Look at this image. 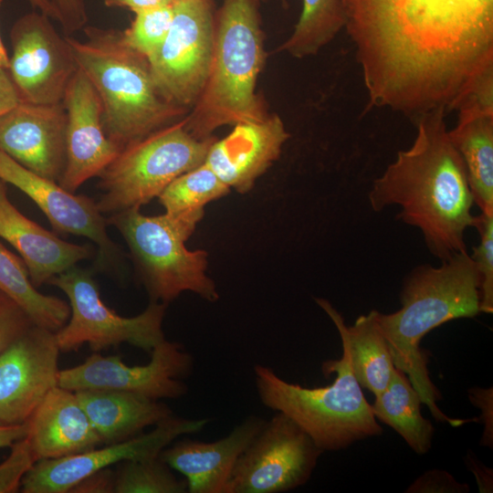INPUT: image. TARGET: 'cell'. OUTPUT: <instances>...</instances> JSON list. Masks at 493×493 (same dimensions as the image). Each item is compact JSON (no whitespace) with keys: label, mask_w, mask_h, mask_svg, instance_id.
<instances>
[{"label":"cell","mask_w":493,"mask_h":493,"mask_svg":"<svg viewBox=\"0 0 493 493\" xmlns=\"http://www.w3.org/2000/svg\"><path fill=\"white\" fill-rule=\"evenodd\" d=\"M365 111L446 113L493 76V0H342Z\"/></svg>","instance_id":"cell-1"},{"label":"cell","mask_w":493,"mask_h":493,"mask_svg":"<svg viewBox=\"0 0 493 493\" xmlns=\"http://www.w3.org/2000/svg\"><path fill=\"white\" fill-rule=\"evenodd\" d=\"M446 115L436 110L414 121L413 144L398 152L368 194L375 212L400 206L397 218L417 227L442 261L466 250L464 234L475 222L465 165L448 137Z\"/></svg>","instance_id":"cell-2"},{"label":"cell","mask_w":493,"mask_h":493,"mask_svg":"<svg viewBox=\"0 0 493 493\" xmlns=\"http://www.w3.org/2000/svg\"><path fill=\"white\" fill-rule=\"evenodd\" d=\"M400 299L401 308L393 313L376 310L394 367L405 373L436 421L452 426L469 423L471 419L451 418L440 410L437 402L442 394L430 378L420 343L436 327L480 313L479 275L474 260L465 250L443 260L440 267L414 268L404 282Z\"/></svg>","instance_id":"cell-3"},{"label":"cell","mask_w":493,"mask_h":493,"mask_svg":"<svg viewBox=\"0 0 493 493\" xmlns=\"http://www.w3.org/2000/svg\"><path fill=\"white\" fill-rule=\"evenodd\" d=\"M83 31V41L66 37L100 99L106 135L121 150L183 119L186 110L160 93L147 58L125 44L122 31L92 26Z\"/></svg>","instance_id":"cell-4"},{"label":"cell","mask_w":493,"mask_h":493,"mask_svg":"<svg viewBox=\"0 0 493 493\" xmlns=\"http://www.w3.org/2000/svg\"><path fill=\"white\" fill-rule=\"evenodd\" d=\"M260 0H223L215 13V45L205 88L184 118L198 139L222 126L267 116L256 92L266 59Z\"/></svg>","instance_id":"cell-5"},{"label":"cell","mask_w":493,"mask_h":493,"mask_svg":"<svg viewBox=\"0 0 493 493\" xmlns=\"http://www.w3.org/2000/svg\"><path fill=\"white\" fill-rule=\"evenodd\" d=\"M321 371L325 376L336 373L333 383L309 388L287 382L268 366L255 365L260 403L289 416L323 452L382 435L383 427L351 371L345 348L341 359L323 362Z\"/></svg>","instance_id":"cell-6"},{"label":"cell","mask_w":493,"mask_h":493,"mask_svg":"<svg viewBox=\"0 0 493 493\" xmlns=\"http://www.w3.org/2000/svg\"><path fill=\"white\" fill-rule=\"evenodd\" d=\"M203 216L204 212L149 216L131 208L107 218L127 243L151 301L168 304L184 291L210 302L218 299L206 275L207 253L185 246Z\"/></svg>","instance_id":"cell-7"},{"label":"cell","mask_w":493,"mask_h":493,"mask_svg":"<svg viewBox=\"0 0 493 493\" xmlns=\"http://www.w3.org/2000/svg\"><path fill=\"white\" fill-rule=\"evenodd\" d=\"M214 141L194 136L183 118L126 146L98 176L99 210L112 215L141 208L179 175L203 163Z\"/></svg>","instance_id":"cell-8"},{"label":"cell","mask_w":493,"mask_h":493,"mask_svg":"<svg viewBox=\"0 0 493 493\" xmlns=\"http://www.w3.org/2000/svg\"><path fill=\"white\" fill-rule=\"evenodd\" d=\"M48 284L61 289L69 301V319L55 332L60 351H78L88 344L99 352L128 343L151 353L165 340V303L151 301L139 315L122 317L103 303L91 270L76 266L55 276Z\"/></svg>","instance_id":"cell-9"},{"label":"cell","mask_w":493,"mask_h":493,"mask_svg":"<svg viewBox=\"0 0 493 493\" xmlns=\"http://www.w3.org/2000/svg\"><path fill=\"white\" fill-rule=\"evenodd\" d=\"M173 21L161 46L147 58L153 81L172 104L187 110L206 83L214 51V0H174Z\"/></svg>","instance_id":"cell-10"},{"label":"cell","mask_w":493,"mask_h":493,"mask_svg":"<svg viewBox=\"0 0 493 493\" xmlns=\"http://www.w3.org/2000/svg\"><path fill=\"white\" fill-rule=\"evenodd\" d=\"M323 450L294 420L276 412L239 456L227 493H282L305 485Z\"/></svg>","instance_id":"cell-11"},{"label":"cell","mask_w":493,"mask_h":493,"mask_svg":"<svg viewBox=\"0 0 493 493\" xmlns=\"http://www.w3.org/2000/svg\"><path fill=\"white\" fill-rule=\"evenodd\" d=\"M50 19L33 11L20 16L10 30L12 54L7 71L20 101L62 103L78 69L66 36L56 30Z\"/></svg>","instance_id":"cell-12"},{"label":"cell","mask_w":493,"mask_h":493,"mask_svg":"<svg viewBox=\"0 0 493 493\" xmlns=\"http://www.w3.org/2000/svg\"><path fill=\"white\" fill-rule=\"evenodd\" d=\"M194 368V357L179 342L166 339L151 352L144 365H127L118 356L94 352L75 367L58 372V385L76 392L110 389L151 399H176L188 392L183 381Z\"/></svg>","instance_id":"cell-13"},{"label":"cell","mask_w":493,"mask_h":493,"mask_svg":"<svg viewBox=\"0 0 493 493\" xmlns=\"http://www.w3.org/2000/svg\"><path fill=\"white\" fill-rule=\"evenodd\" d=\"M209 422V418L186 419L173 414L149 433L76 455L38 460L24 477L22 492H69L85 477L116 463L159 456L176 438L199 433Z\"/></svg>","instance_id":"cell-14"},{"label":"cell","mask_w":493,"mask_h":493,"mask_svg":"<svg viewBox=\"0 0 493 493\" xmlns=\"http://www.w3.org/2000/svg\"><path fill=\"white\" fill-rule=\"evenodd\" d=\"M55 332L33 325L0 354V425L27 422L58 385Z\"/></svg>","instance_id":"cell-15"},{"label":"cell","mask_w":493,"mask_h":493,"mask_svg":"<svg viewBox=\"0 0 493 493\" xmlns=\"http://www.w3.org/2000/svg\"><path fill=\"white\" fill-rule=\"evenodd\" d=\"M0 180L13 184L31 198L57 232L81 236L93 241L98 247V268L106 269L115 265L121 256L107 232V218L91 198L74 194L58 183L29 171L2 152Z\"/></svg>","instance_id":"cell-16"},{"label":"cell","mask_w":493,"mask_h":493,"mask_svg":"<svg viewBox=\"0 0 493 493\" xmlns=\"http://www.w3.org/2000/svg\"><path fill=\"white\" fill-rule=\"evenodd\" d=\"M62 104L67 117V158L58 184L75 193L89 179L98 177L121 148L106 135L100 99L79 68L68 85Z\"/></svg>","instance_id":"cell-17"},{"label":"cell","mask_w":493,"mask_h":493,"mask_svg":"<svg viewBox=\"0 0 493 493\" xmlns=\"http://www.w3.org/2000/svg\"><path fill=\"white\" fill-rule=\"evenodd\" d=\"M66 123L62 103L20 101L0 115V152L58 183L66 167Z\"/></svg>","instance_id":"cell-18"},{"label":"cell","mask_w":493,"mask_h":493,"mask_svg":"<svg viewBox=\"0 0 493 493\" xmlns=\"http://www.w3.org/2000/svg\"><path fill=\"white\" fill-rule=\"evenodd\" d=\"M233 128L211 143L204 163L229 188L244 194L279 157L290 135L278 114Z\"/></svg>","instance_id":"cell-19"},{"label":"cell","mask_w":493,"mask_h":493,"mask_svg":"<svg viewBox=\"0 0 493 493\" xmlns=\"http://www.w3.org/2000/svg\"><path fill=\"white\" fill-rule=\"evenodd\" d=\"M265 423L261 416L251 414L218 440L181 439L167 446L159 456L184 477L187 492L227 493L239 456Z\"/></svg>","instance_id":"cell-20"},{"label":"cell","mask_w":493,"mask_h":493,"mask_svg":"<svg viewBox=\"0 0 493 493\" xmlns=\"http://www.w3.org/2000/svg\"><path fill=\"white\" fill-rule=\"evenodd\" d=\"M0 237L21 256L36 288L93 254L89 245L62 240L24 215L9 200L6 183L1 180Z\"/></svg>","instance_id":"cell-21"},{"label":"cell","mask_w":493,"mask_h":493,"mask_svg":"<svg viewBox=\"0 0 493 493\" xmlns=\"http://www.w3.org/2000/svg\"><path fill=\"white\" fill-rule=\"evenodd\" d=\"M456 127L448 131L460 155L474 203L483 214H493V90L468 95L456 109Z\"/></svg>","instance_id":"cell-22"},{"label":"cell","mask_w":493,"mask_h":493,"mask_svg":"<svg viewBox=\"0 0 493 493\" xmlns=\"http://www.w3.org/2000/svg\"><path fill=\"white\" fill-rule=\"evenodd\" d=\"M28 422L26 436L37 461L79 454L102 444L75 392L58 385L48 392Z\"/></svg>","instance_id":"cell-23"},{"label":"cell","mask_w":493,"mask_h":493,"mask_svg":"<svg viewBox=\"0 0 493 493\" xmlns=\"http://www.w3.org/2000/svg\"><path fill=\"white\" fill-rule=\"evenodd\" d=\"M75 393L102 443L106 444L134 437L173 414L167 404L130 392L86 389Z\"/></svg>","instance_id":"cell-24"},{"label":"cell","mask_w":493,"mask_h":493,"mask_svg":"<svg viewBox=\"0 0 493 493\" xmlns=\"http://www.w3.org/2000/svg\"><path fill=\"white\" fill-rule=\"evenodd\" d=\"M315 300L336 326L358 383L374 396L379 395L387 387L395 367L377 323L376 310L360 316L352 326L348 327L330 302L321 298Z\"/></svg>","instance_id":"cell-25"},{"label":"cell","mask_w":493,"mask_h":493,"mask_svg":"<svg viewBox=\"0 0 493 493\" xmlns=\"http://www.w3.org/2000/svg\"><path fill=\"white\" fill-rule=\"evenodd\" d=\"M421 404L405 373L394 368L387 387L372 404L376 419L391 426L417 455L430 450L435 434L433 424L421 414Z\"/></svg>","instance_id":"cell-26"},{"label":"cell","mask_w":493,"mask_h":493,"mask_svg":"<svg viewBox=\"0 0 493 493\" xmlns=\"http://www.w3.org/2000/svg\"><path fill=\"white\" fill-rule=\"evenodd\" d=\"M0 291L20 306L38 327L56 332L69 319V304L59 298L37 290L22 258L1 243Z\"/></svg>","instance_id":"cell-27"},{"label":"cell","mask_w":493,"mask_h":493,"mask_svg":"<svg viewBox=\"0 0 493 493\" xmlns=\"http://www.w3.org/2000/svg\"><path fill=\"white\" fill-rule=\"evenodd\" d=\"M346 25L342 0H302L291 36L278 47L296 58L316 55Z\"/></svg>","instance_id":"cell-28"},{"label":"cell","mask_w":493,"mask_h":493,"mask_svg":"<svg viewBox=\"0 0 493 493\" xmlns=\"http://www.w3.org/2000/svg\"><path fill=\"white\" fill-rule=\"evenodd\" d=\"M230 188L205 163L179 175L158 196L170 215L203 212L209 202L226 195Z\"/></svg>","instance_id":"cell-29"},{"label":"cell","mask_w":493,"mask_h":493,"mask_svg":"<svg viewBox=\"0 0 493 493\" xmlns=\"http://www.w3.org/2000/svg\"><path fill=\"white\" fill-rule=\"evenodd\" d=\"M116 493H185L187 483L179 479L160 456L124 461L115 476Z\"/></svg>","instance_id":"cell-30"},{"label":"cell","mask_w":493,"mask_h":493,"mask_svg":"<svg viewBox=\"0 0 493 493\" xmlns=\"http://www.w3.org/2000/svg\"><path fill=\"white\" fill-rule=\"evenodd\" d=\"M173 4L134 14L131 26L122 31L125 44L148 58L163 42L173 21Z\"/></svg>","instance_id":"cell-31"},{"label":"cell","mask_w":493,"mask_h":493,"mask_svg":"<svg viewBox=\"0 0 493 493\" xmlns=\"http://www.w3.org/2000/svg\"><path fill=\"white\" fill-rule=\"evenodd\" d=\"M473 226L478 231L480 240L470 255L479 275V310L493 312V214L475 216Z\"/></svg>","instance_id":"cell-32"},{"label":"cell","mask_w":493,"mask_h":493,"mask_svg":"<svg viewBox=\"0 0 493 493\" xmlns=\"http://www.w3.org/2000/svg\"><path fill=\"white\" fill-rule=\"evenodd\" d=\"M37 461L27 436L14 443L10 455L0 464V493L16 492Z\"/></svg>","instance_id":"cell-33"},{"label":"cell","mask_w":493,"mask_h":493,"mask_svg":"<svg viewBox=\"0 0 493 493\" xmlns=\"http://www.w3.org/2000/svg\"><path fill=\"white\" fill-rule=\"evenodd\" d=\"M33 325L21 307L0 291V354Z\"/></svg>","instance_id":"cell-34"},{"label":"cell","mask_w":493,"mask_h":493,"mask_svg":"<svg viewBox=\"0 0 493 493\" xmlns=\"http://www.w3.org/2000/svg\"><path fill=\"white\" fill-rule=\"evenodd\" d=\"M470 488L457 481L446 470L434 468L418 477L404 492L406 493H467Z\"/></svg>","instance_id":"cell-35"},{"label":"cell","mask_w":493,"mask_h":493,"mask_svg":"<svg viewBox=\"0 0 493 493\" xmlns=\"http://www.w3.org/2000/svg\"><path fill=\"white\" fill-rule=\"evenodd\" d=\"M468 398L480 411L477 418L483 425L480 446L493 447V388L472 387L468 390Z\"/></svg>","instance_id":"cell-36"},{"label":"cell","mask_w":493,"mask_h":493,"mask_svg":"<svg viewBox=\"0 0 493 493\" xmlns=\"http://www.w3.org/2000/svg\"><path fill=\"white\" fill-rule=\"evenodd\" d=\"M60 16L65 36L83 30L87 26L89 16L84 0H51Z\"/></svg>","instance_id":"cell-37"},{"label":"cell","mask_w":493,"mask_h":493,"mask_svg":"<svg viewBox=\"0 0 493 493\" xmlns=\"http://www.w3.org/2000/svg\"><path fill=\"white\" fill-rule=\"evenodd\" d=\"M115 477L109 468L100 470L79 482L69 492L110 493L114 492Z\"/></svg>","instance_id":"cell-38"},{"label":"cell","mask_w":493,"mask_h":493,"mask_svg":"<svg viewBox=\"0 0 493 493\" xmlns=\"http://www.w3.org/2000/svg\"><path fill=\"white\" fill-rule=\"evenodd\" d=\"M467 467L474 474L479 492L493 491V470L485 466L471 451L466 456Z\"/></svg>","instance_id":"cell-39"},{"label":"cell","mask_w":493,"mask_h":493,"mask_svg":"<svg viewBox=\"0 0 493 493\" xmlns=\"http://www.w3.org/2000/svg\"><path fill=\"white\" fill-rule=\"evenodd\" d=\"M19 102V96L7 69L0 66V115Z\"/></svg>","instance_id":"cell-40"},{"label":"cell","mask_w":493,"mask_h":493,"mask_svg":"<svg viewBox=\"0 0 493 493\" xmlns=\"http://www.w3.org/2000/svg\"><path fill=\"white\" fill-rule=\"evenodd\" d=\"M108 7H126L134 14L157 6L172 5L174 0H103Z\"/></svg>","instance_id":"cell-41"},{"label":"cell","mask_w":493,"mask_h":493,"mask_svg":"<svg viewBox=\"0 0 493 493\" xmlns=\"http://www.w3.org/2000/svg\"><path fill=\"white\" fill-rule=\"evenodd\" d=\"M29 431V422L15 425H0V448L12 446L16 441L26 437Z\"/></svg>","instance_id":"cell-42"},{"label":"cell","mask_w":493,"mask_h":493,"mask_svg":"<svg viewBox=\"0 0 493 493\" xmlns=\"http://www.w3.org/2000/svg\"><path fill=\"white\" fill-rule=\"evenodd\" d=\"M28 2L39 12L45 14L49 18L54 19L59 23L60 16L51 0H28Z\"/></svg>","instance_id":"cell-43"},{"label":"cell","mask_w":493,"mask_h":493,"mask_svg":"<svg viewBox=\"0 0 493 493\" xmlns=\"http://www.w3.org/2000/svg\"><path fill=\"white\" fill-rule=\"evenodd\" d=\"M2 2L3 0H0V6H1ZM0 66L6 69L8 68V66H9V55L3 43L1 35H0Z\"/></svg>","instance_id":"cell-44"},{"label":"cell","mask_w":493,"mask_h":493,"mask_svg":"<svg viewBox=\"0 0 493 493\" xmlns=\"http://www.w3.org/2000/svg\"><path fill=\"white\" fill-rule=\"evenodd\" d=\"M282 4L283 6H287L288 5V0H279Z\"/></svg>","instance_id":"cell-45"}]
</instances>
